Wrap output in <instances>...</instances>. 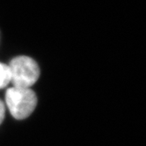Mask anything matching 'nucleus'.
<instances>
[{
  "mask_svg": "<svg viewBox=\"0 0 146 146\" xmlns=\"http://www.w3.org/2000/svg\"><path fill=\"white\" fill-rule=\"evenodd\" d=\"M5 101L12 115L17 120H23L34 112L37 97L30 88L13 86L6 91Z\"/></svg>",
  "mask_w": 146,
  "mask_h": 146,
  "instance_id": "1",
  "label": "nucleus"
},
{
  "mask_svg": "<svg viewBox=\"0 0 146 146\" xmlns=\"http://www.w3.org/2000/svg\"><path fill=\"white\" fill-rule=\"evenodd\" d=\"M11 72V82L14 87L30 88L40 77L37 62L29 56L14 57L8 65Z\"/></svg>",
  "mask_w": 146,
  "mask_h": 146,
  "instance_id": "2",
  "label": "nucleus"
},
{
  "mask_svg": "<svg viewBox=\"0 0 146 146\" xmlns=\"http://www.w3.org/2000/svg\"><path fill=\"white\" fill-rule=\"evenodd\" d=\"M11 82V72L8 65L0 62V88L5 87Z\"/></svg>",
  "mask_w": 146,
  "mask_h": 146,
  "instance_id": "3",
  "label": "nucleus"
},
{
  "mask_svg": "<svg viewBox=\"0 0 146 146\" xmlns=\"http://www.w3.org/2000/svg\"><path fill=\"white\" fill-rule=\"evenodd\" d=\"M5 105L2 102V100H0V124H1L4 121L5 118Z\"/></svg>",
  "mask_w": 146,
  "mask_h": 146,
  "instance_id": "4",
  "label": "nucleus"
}]
</instances>
